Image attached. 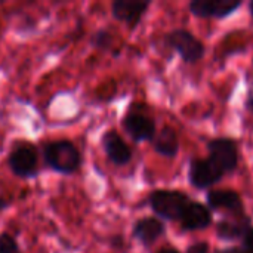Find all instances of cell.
Here are the masks:
<instances>
[{"label":"cell","mask_w":253,"mask_h":253,"mask_svg":"<svg viewBox=\"0 0 253 253\" xmlns=\"http://www.w3.org/2000/svg\"><path fill=\"white\" fill-rule=\"evenodd\" d=\"M43 159L49 169L62 173L71 175L79 170L82 165V156L77 147L67 139L52 141L43 145Z\"/></svg>","instance_id":"1"},{"label":"cell","mask_w":253,"mask_h":253,"mask_svg":"<svg viewBox=\"0 0 253 253\" xmlns=\"http://www.w3.org/2000/svg\"><path fill=\"white\" fill-rule=\"evenodd\" d=\"M150 208L156 215L169 221H179L191 203L190 197L181 191L173 190H156L148 197Z\"/></svg>","instance_id":"2"},{"label":"cell","mask_w":253,"mask_h":253,"mask_svg":"<svg viewBox=\"0 0 253 253\" xmlns=\"http://www.w3.org/2000/svg\"><path fill=\"white\" fill-rule=\"evenodd\" d=\"M7 166L10 172L18 178H34L39 173L36 147L27 141L15 144L7 156Z\"/></svg>","instance_id":"3"},{"label":"cell","mask_w":253,"mask_h":253,"mask_svg":"<svg viewBox=\"0 0 253 253\" xmlns=\"http://www.w3.org/2000/svg\"><path fill=\"white\" fill-rule=\"evenodd\" d=\"M166 44L179 53V56L188 62H197L205 55V44L187 30H173L166 36Z\"/></svg>","instance_id":"4"},{"label":"cell","mask_w":253,"mask_h":253,"mask_svg":"<svg viewBox=\"0 0 253 253\" xmlns=\"http://www.w3.org/2000/svg\"><path fill=\"white\" fill-rule=\"evenodd\" d=\"M209 159L222 170V173H231L239 165L237 145L230 138H215L208 144Z\"/></svg>","instance_id":"5"},{"label":"cell","mask_w":253,"mask_h":253,"mask_svg":"<svg viewBox=\"0 0 253 253\" xmlns=\"http://www.w3.org/2000/svg\"><path fill=\"white\" fill-rule=\"evenodd\" d=\"M222 170L211 159H193L190 163L188 178L193 187L205 190L222 179Z\"/></svg>","instance_id":"6"},{"label":"cell","mask_w":253,"mask_h":253,"mask_svg":"<svg viewBox=\"0 0 253 253\" xmlns=\"http://www.w3.org/2000/svg\"><path fill=\"white\" fill-rule=\"evenodd\" d=\"M240 6V0H193L190 10L199 18H227Z\"/></svg>","instance_id":"7"},{"label":"cell","mask_w":253,"mask_h":253,"mask_svg":"<svg viewBox=\"0 0 253 253\" xmlns=\"http://www.w3.org/2000/svg\"><path fill=\"white\" fill-rule=\"evenodd\" d=\"M123 127L135 142L153 141L156 136V122L139 111H129L123 117Z\"/></svg>","instance_id":"8"},{"label":"cell","mask_w":253,"mask_h":253,"mask_svg":"<svg viewBox=\"0 0 253 253\" xmlns=\"http://www.w3.org/2000/svg\"><path fill=\"white\" fill-rule=\"evenodd\" d=\"M208 205L216 211H225L239 219L248 218L245 213V205L240 194L234 190H211L208 193Z\"/></svg>","instance_id":"9"},{"label":"cell","mask_w":253,"mask_h":253,"mask_svg":"<svg viewBox=\"0 0 253 253\" xmlns=\"http://www.w3.org/2000/svg\"><path fill=\"white\" fill-rule=\"evenodd\" d=\"M150 4V1L139 0H114L111 4V12L117 21L125 22L130 30H133L141 22Z\"/></svg>","instance_id":"10"},{"label":"cell","mask_w":253,"mask_h":253,"mask_svg":"<svg viewBox=\"0 0 253 253\" xmlns=\"http://www.w3.org/2000/svg\"><path fill=\"white\" fill-rule=\"evenodd\" d=\"M102 148L108 157V160L116 166H125L132 160V150L125 142V139L119 135L117 130L110 129L101 138Z\"/></svg>","instance_id":"11"},{"label":"cell","mask_w":253,"mask_h":253,"mask_svg":"<svg viewBox=\"0 0 253 253\" xmlns=\"http://www.w3.org/2000/svg\"><path fill=\"white\" fill-rule=\"evenodd\" d=\"M179 221H181V227L184 231L203 230L212 224V213L205 205L190 203Z\"/></svg>","instance_id":"12"},{"label":"cell","mask_w":253,"mask_h":253,"mask_svg":"<svg viewBox=\"0 0 253 253\" xmlns=\"http://www.w3.org/2000/svg\"><path fill=\"white\" fill-rule=\"evenodd\" d=\"M132 234L144 246H150L165 234V225L157 218H141L135 222Z\"/></svg>","instance_id":"13"},{"label":"cell","mask_w":253,"mask_h":253,"mask_svg":"<svg viewBox=\"0 0 253 253\" xmlns=\"http://www.w3.org/2000/svg\"><path fill=\"white\" fill-rule=\"evenodd\" d=\"M154 150L163 157H175L179 150L178 135L173 127L165 126L157 136H154Z\"/></svg>","instance_id":"14"},{"label":"cell","mask_w":253,"mask_h":253,"mask_svg":"<svg viewBox=\"0 0 253 253\" xmlns=\"http://www.w3.org/2000/svg\"><path fill=\"white\" fill-rule=\"evenodd\" d=\"M251 228H252L251 219L243 218V219H237V221L218 222L216 233H218V237L222 240H239V239H243Z\"/></svg>","instance_id":"15"},{"label":"cell","mask_w":253,"mask_h":253,"mask_svg":"<svg viewBox=\"0 0 253 253\" xmlns=\"http://www.w3.org/2000/svg\"><path fill=\"white\" fill-rule=\"evenodd\" d=\"M113 42H114V37L108 30H98L92 37V44L96 49H102V50L111 49Z\"/></svg>","instance_id":"16"},{"label":"cell","mask_w":253,"mask_h":253,"mask_svg":"<svg viewBox=\"0 0 253 253\" xmlns=\"http://www.w3.org/2000/svg\"><path fill=\"white\" fill-rule=\"evenodd\" d=\"M0 253H21L16 239L9 233H0Z\"/></svg>","instance_id":"17"},{"label":"cell","mask_w":253,"mask_h":253,"mask_svg":"<svg viewBox=\"0 0 253 253\" xmlns=\"http://www.w3.org/2000/svg\"><path fill=\"white\" fill-rule=\"evenodd\" d=\"M243 253H253V228L243 237Z\"/></svg>","instance_id":"18"},{"label":"cell","mask_w":253,"mask_h":253,"mask_svg":"<svg viewBox=\"0 0 253 253\" xmlns=\"http://www.w3.org/2000/svg\"><path fill=\"white\" fill-rule=\"evenodd\" d=\"M211 252V246L209 243H205V242H200V243H196V245H191L188 248L187 253H209Z\"/></svg>","instance_id":"19"},{"label":"cell","mask_w":253,"mask_h":253,"mask_svg":"<svg viewBox=\"0 0 253 253\" xmlns=\"http://www.w3.org/2000/svg\"><path fill=\"white\" fill-rule=\"evenodd\" d=\"M246 107H248V110L253 113V92H251L249 95H248V99H246Z\"/></svg>","instance_id":"20"},{"label":"cell","mask_w":253,"mask_h":253,"mask_svg":"<svg viewBox=\"0 0 253 253\" xmlns=\"http://www.w3.org/2000/svg\"><path fill=\"white\" fill-rule=\"evenodd\" d=\"M9 206H10V202H9L7 199L0 197V212H3L4 209H7Z\"/></svg>","instance_id":"21"},{"label":"cell","mask_w":253,"mask_h":253,"mask_svg":"<svg viewBox=\"0 0 253 253\" xmlns=\"http://www.w3.org/2000/svg\"><path fill=\"white\" fill-rule=\"evenodd\" d=\"M218 253H243V249H240V248H228V249H224V251Z\"/></svg>","instance_id":"22"},{"label":"cell","mask_w":253,"mask_h":253,"mask_svg":"<svg viewBox=\"0 0 253 253\" xmlns=\"http://www.w3.org/2000/svg\"><path fill=\"white\" fill-rule=\"evenodd\" d=\"M157 253H179L176 249H172V248H165V249H162V251H159Z\"/></svg>","instance_id":"23"},{"label":"cell","mask_w":253,"mask_h":253,"mask_svg":"<svg viewBox=\"0 0 253 253\" xmlns=\"http://www.w3.org/2000/svg\"><path fill=\"white\" fill-rule=\"evenodd\" d=\"M249 10H251V15L253 16V1H251V3H249Z\"/></svg>","instance_id":"24"}]
</instances>
